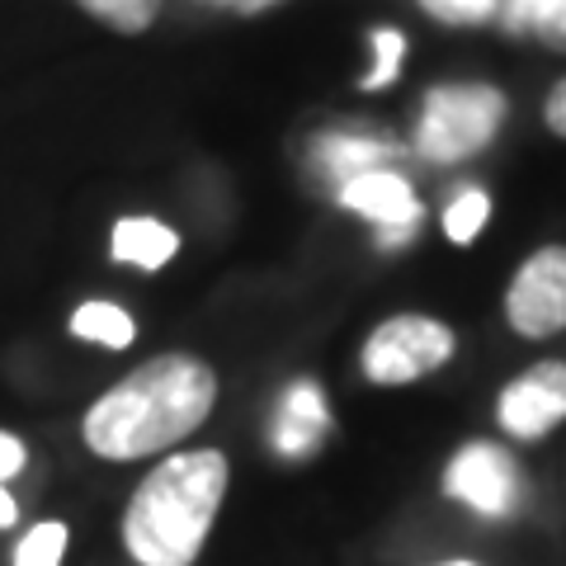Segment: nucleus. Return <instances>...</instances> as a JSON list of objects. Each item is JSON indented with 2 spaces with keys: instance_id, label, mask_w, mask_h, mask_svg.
Instances as JSON below:
<instances>
[{
  "instance_id": "obj_19",
  "label": "nucleus",
  "mask_w": 566,
  "mask_h": 566,
  "mask_svg": "<svg viewBox=\"0 0 566 566\" xmlns=\"http://www.w3.org/2000/svg\"><path fill=\"white\" fill-rule=\"evenodd\" d=\"M538 39L547 43V48H557V52H566V0H557L553 6V14L538 24Z\"/></svg>"
},
{
  "instance_id": "obj_24",
  "label": "nucleus",
  "mask_w": 566,
  "mask_h": 566,
  "mask_svg": "<svg viewBox=\"0 0 566 566\" xmlns=\"http://www.w3.org/2000/svg\"><path fill=\"white\" fill-rule=\"evenodd\" d=\"M444 566H476V562H444Z\"/></svg>"
},
{
  "instance_id": "obj_12",
  "label": "nucleus",
  "mask_w": 566,
  "mask_h": 566,
  "mask_svg": "<svg viewBox=\"0 0 566 566\" xmlns=\"http://www.w3.org/2000/svg\"><path fill=\"white\" fill-rule=\"evenodd\" d=\"M71 335L109 345V349H128L137 326H133V316L114 303H85V307H76V316H71Z\"/></svg>"
},
{
  "instance_id": "obj_1",
  "label": "nucleus",
  "mask_w": 566,
  "mask_h": 566,
  "mask_svg": "<svg viewBox=\"0 0 566 566\" xmlns=\"http://www.w3.org/2000/svg\"><path fill=\"white\" fill-rule=\"evenodd\" d=\"M218 401V374L193 354H161L133 368L85 416V444L109 463H133L189 439Z\"/></svg>"
},
{
  "instance_id": "obj_21",
  "label": "nucleus",
  "mask_w": 566,
  "mask_h": 566,
  "mask_svg": "<svg viewBox=\"0 0 566 566\" xmlns=\"http://www.w3.org/2000/svg\"><path fill=\"white\" fill-rule=\"evenodd\" d=\"M547 128L557 137H566V81L553 85V95H547Z\"/></svg>"
},
{
  "instance_id": "obj_20",
  "label": "nucleus",
  "mask_w": 566,
  "mask_h": 566,
  "mask_svg": "<svg viewBox=\"0 0 566 566\" xmlns=\"http://www.w3.org/2000/svg\"><path fill=\"white\" fill-rule=\"evenodd\" d=\"M20 468H24V444L0 430V486H6V476H14Z\"/></svg>"
},
{
  "instance_id": "obj_6",
  "label": "nucleus",
  "mask_w": 566,
  "mask_h": 566,
  "mask_svg": "<svg viewBox=\"0 0 566 566\" xmlns=\"http://www.w3.org/2000/svg\"><path fill=\"white\" fill-rule=\"evenodd\" d=\"M444 491L453 495V501L472 505L476 515H510V510H515V495H520V472H515V463H510L505 449L468 444L449 463Z\"/></svg>"
},
{
  "instance_id": "obj_13",
  "label": "nucleus",
  "mask_w": 566,
  "mask_h": 566,
  "mask_svg": "<svg viewBox=\"0 0 566 566\" xmlns=\"http://www.w3.org/2000/svg\"><path fill=\"white\" fill-rule=\"evenodd\" d=\"M66 553V524L48 520V524H33L24 543L14 547V566H62Z\"/></svg>"
},
{
  "instance_id": "obj_14",
  "label": "nucleus",
  "mask_w": 566,
  "mask_h": 566,
  "mask_svg": "<svg viewBox=\"0 0 566 566\" xmlns=\"http://www.w3.org/2000/svg\"><path fill=\"white\" fill-rule=\"evenodd\" d=\"M81 6L91 10L95 20H104L109 29H118V33H142V29L156 20L161 0H81Z\"/></svg>"
},
{
  "instance_id": "obj_9",
  "label": "nucleus",
  "mask_w": 566,
  "mask_h": 566,
  "mask_svg": "<svg viewBox=\"0 0 566 566\" xmlns=\"http://www.w3.org/2000/svg\"><path fill=\"white\" fill-rule=\"evenodd\" d=\"M114 260L123 264H137V270H161V264L180 251V237L170 232L166 222H151V218H123L114 227Z\"/></svg>"
},
{
  "instance_id": "obj_8",
  "label": "nucleus",
  "mask_w": 566,
  "mask_h": 566,
  "mask_svg": "<svg viewBox=\"0 0 566 566\" xmlns=\"http://www.w3.org/2000/svg\"><path fill=\"white\" fill-rule=\"evenodd\" d=\"M562 416H566V364L562 359L528 368L524 378H515L501 392V424L515 439H538Z\"/></svg>"
},
{
  "instance_id": "obj_18",
  "label": "nucleus",
  "mask_w": 566,
  "mask_h": 566,
  "mask_svg": "<svg viewBox=\"0 0 566 566\" xmlns=\"http://www.w3.org/2000/svg\"><path fill=\"white\" fill-rule=\"evenodd\" d=\"M553 6H557V0H505V24L515 33H524V29L538 33V24L553 14Z\"/></svg>"
},
{
  "instance_id": "obj_23",
  "label": "nucleus",
  "mask_w": 566,
  "mask_h": 566,
  "mask_svg": "<svg viewBox=\"0 0 566 566\" xmlns=\"http://www.w3.org/2000/svg\"><path fill=\"white\" fill-rule=\"evenodd\" d=\"M232 6H241V10H260V6H270V0H232Z\"/></svg>"
},
{
  "instance_id": "obj_15",
  "label": "nucleus",
  "mask_w": 566,
  "mask_h": 566,
  "mask_svg": "<svg viewBox=\"0 0 566 566\" xmlns=\"http://www.w3.org/2000/svg\"><path fill=\"white\" fill-rule=\"evenodd\" d=\"M486 212H491V199H486L482 189H468V193H458V199L449 203V212H444V232H449V241L468 245L476 232H482Z\"/></svg>"
},
{
  "instance_id": "obj_5",
  "label": "nucleus",
  "mask_w": 566,
  "mask_h": 566,
  "mask_svg": "<svg viewBox=\"0 0 566 566\" xmlns=\"http://www.w3.org/2000/svg\"><path fill=\"white\" fill-rule=\"evenodd\" d=\"M510 326L528 340L557 335L566 326V245H543L505 293Z\"/></svg>"
},
{
  "instance_id": "obj_16",
  "label": "nucleus",
  "mask_w": 566,
  "mask_h": 566,
  "mask_svg": "<svg viewBox=\"0 0 566 566\" xmlns=\"http://www.w3.org/2000/svg\"><path fill=\"white\" fill-rule=\"evenodd\" d=\"M401 52H406V39L397 29H378L374 33V71L364 76V91H378V85H387L397 76V66H401Z\"/></svg>"
},
{
  "instance_id": "obj_3",
  "label": "nucleus",
  "mask_w": 566,
  "mask_h": 566,
  "mask_svg": "<svg viewBox=\"0 0 566 566\" xmlns=\"http://www.w3.org/2000/svg\"><path fill=\"white\" fill-rule=\"evenodd\" d=\"M501 118H505V95L491 91V85H439L424 99L416 147L424 161H439V166L463 161V156L482 151L495 137Z\"/></svg>"
},
{
  "instance_id": "obj_17",
  "label": "nucleus",
  "mask_w": 566,
  "mask_h": 566,
  "mask_svg": "<svg viewBox=\"0 0 566 566\" xmlns=\"http://www.w3.org/2000/svg\"><path fill=\"white\" fill-rule=\"evenodd\" d=\"M420 6L449 24H476L486 14H495V0H420Z\"/></svg>"
},
{
  "instance_id": "obj_4",
  "label": "nucleus",
  "mask_w": 566,
  "mask_h": 566,
  "mask_svg": "<svg viewBox=\"0 0 566 566\" xmlns=\"http://www.w3.org/2000/svg\"><path fill=\"white\" fill-rule=\"evenodd\" d=\"M453 354V331L434 316H392L382 322L364 345V374L368 382L397 387L434 374L439 364H449Z\"/></svg>"
},
{
  "instance_id": "obj_7",
  "label": "nucleus",
  "mask_w": 566,
  "mask_h": 566,
  "mask_svg": "<svg viewBox=\"0 0 566 566\" xmlns=\"http://www.w3.org/2000/svg\"><path fill=\"white\" fill-rule=\"evenodd\" d=\"M340 203L359 218L378 222L382 245H401L420 222V199L397 170H364L340 185Z\"/></svg>"
},
{
  "instance_id": "obj_22",
  "label": "nucleus",
  "mask_w": 566,
  "mask_h": 566,
  "mask_svg": "<svg viewBox=\"0 0 566 566\" xmlns=\"http://www.w3.org/2000/svg\"><path fill=\"white\" fill-rule=\"evenodd\" d=\"M6 524H14V495L0 486V528H6Z\"/></svg>"
},
{
  "instance_id": "obj_10",
  "label": "nucleus",
  "mask_w": 566,
  "mask_h": 566,
  "mask_svg": "<svg viewBox=\"0 0 566 566\" xmlns=\"http://www.w3.org/2000/svg\"><path fill=\"white\" fill-rule=\"evenodd\" d=\"M322 430H326V406H322V392H316L312 382L293 387L289 401H283L279 430H274L279 449H283V453H307V449H316V439H322Z\"/></svg>"
},
{
  "instance_id": "obj_11",
  "label": "nucleus",
  "mask_w": 566,
  "mask_h": 566,
  "mask_svg": "<svg viewBox=\"0 0 566 566\" xmlns=\"http://www.w3.org/2000/svg\"><path fill=\"white\" fill-rule=\"evenodd\" d=\"M387 156H392V147H382V142H368V137H326L322 147H316V170L354 180V175H364V170H382Z\"/></svg>"
},
{
  "instance_id": "obj_2",
  "label": "nucleus",
  "mask_w": 566,
  "mask_h": 566,
  "mask_svg": "<svg viewBox=\"0 0 566 566\" xmlns=\"http://www.w3.org/2000/svg\"><path fill=\"white\" fill-rule=\"evenodd\" d=\"M227 458L218 449L170 453L133 491L123 543L142 566H193L227 495Z\"/></svg>"
}]
</instances>
